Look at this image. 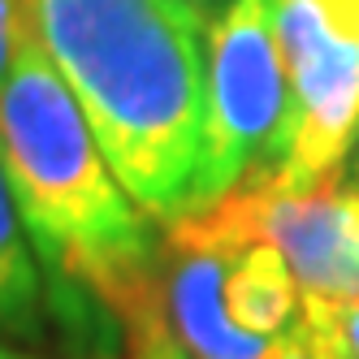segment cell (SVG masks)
<instances>
[{
	"label": "cell",
	"mask_w": 359,
	"mask_h": 359,
	"mask_svg": "<svg viewBox=\"0 0 359 359\" xmlns=\"http://www.w3.org/2000/svg\"><path fill=\"white\" fill-rule=\"evenodd\" d=\"M203 147L191 212L217 203L238 182L277 177L290 139V79L277 39V0H229L203 35Z\"/></svg>",
	"instance_id": "cell-3"
},
{
	"label": "cell",
	"mask_w": 359,
	"mask_h": 359,
	"mask_svg": "<svg viewBox=\"0 0 359 359\" xmlns=\"http://www.w3.org/2000/svg\"><path fill=\"white\" fill-rule=\"evenodd\" d=\"M333 182H338L342 191H359V135H355V143H351V151H346L342 169L333 173Z\"/></svg>",
	"instance_id": "cell-14"
},
{
	"label": "cell",
	"mask_w": 359,
	"mask_h": 359,
	"mask_svg": "<svg viewBox=\"0 0 359 359\" xmlns=\"http://www.w3.org/2000/svg\"><path fill=\"white\" fill-rule=\"evenodd\" d=\"M0 169L53 303H95L135 325L156 286L151 217L130 199L87 113L22 9L13 65L0 83Z\"/></svg>",
	"instance_id": "cell-1"
},
{
	"label": "cell",
	"mask_w": 359,
	"mask_h": 359,
	"mask_svg": "<svg viewBox=\"0 0 359 359\" xmlns=\"http://www.w3.org/2000/svg\"><path fill=\"white\" fill-rule=\"evenodd\" d=\"M169 5H173L177 13H187V18L195 22V27H199L203 35H208V27L221 18V9L229 5V0H169Z\"/></svg>",
	"instance_id": "cell-12"
},
{
	"label": "cell",
	"mask_w": 359,
	"mask_h": 359,
	"mask_svg": "<svg viewBox=\"0 0 359 359\" xmlns=\"http://www.w3.org/2000/svg\"><path fill=\"white\" fill-rule=\"evenodd\" d=\"M135 346H139V351H135V359H191V355L177 346V342H173V338H169V333H165L156 320H151V316L135 325Z\"/></svg>",
	"instance_id": "cell-10"
},
{
	"label": "cell",
	"mask_w": 359,
	"mask_h": 359,
	"mask_svg": "<svg viewBox=\"0 0 359 359\" xmlns=\"http://www.w3.org/2000/svg\"><path fill=\"white\" fill-rule=\"evenodd\" d=\"M169 238L212 251L264 238L286 255L303 294L359 299V191H342L333 177L312 191H286L277 177L238 182L217 203L173 221Z\"/></svg>",
	"instance_id": "cell-4"
},
{
	"label": "cell",
	"mask_w": 359,
	"mask_h": 359,
	"mask_svg": "<svg viewBox=\"0 0 359 359\" xmlns=\"http://www.w3.org/2000/svg\"><path fill=\"white\" fill-rule=\"evenodd\" d=\"M290 79V139L277 182L312 191L342 169L359 135V0H277Z\"/></svg>",
	"instance_id": "cell-5"
},
{
	"label": "cell",
	"mask_w": 359,
	"mask_h": 359,
	"mask_svg": "<svg viewBox=\"0 0 359 359\" xmlns=\"http://www.w3.org/2000/svg\"><path fill=\"white\" fill-rule=\"evenodd\" d=\"M299 325L320 359H359V299L303 294Z\"/></svg>",
	"instance_id": "cell-9"
},
{
	"label": "cell",
	"mask_w": 359,
	"mask_h": 359,
	"mask_svg": "<svg viewBox=\"0 0 359 359\" xmlns=\"http://www.w3.org/2000/svg\"><path fill=\"white\" fill-rule=\"evenodd\" d=\"M43 273L35 247L18 221L9 177L0 169V333L13 338H39L43 333Z\"/></svg>",
	"instance_id": "cell-8"
},
{
	"label": "cell",
	"mask_w": 359,
	"mask_h": 359,
	"mask_svg": "<svg viewBox=\"0 0 359 359\" xmlns=\"http://www.w3.org/2000/svg\"><path fill=\"white\" fill-rule=\"evenodd\" d=\"M18 27H22V0H0V83H5V74L13 65Z\"/></svg>",
	"instance_id": "cell-11"
},
{
	"label": "cell",
	"mask_w": 359,
	"mask_h": 359,
	"mask_svg": "<svg viewBox=\"0 0 359 359\" xmlns=\"http://www.w3.org/2000/svg\"><path fill=\"white\" fill-rule=\"evenodd\" d=\"M57 74L139 208L191 212L203 147V31L169 0H22Z\"/></svg>",
	"instance_id": "cell-2"
},
{
	"label": "cell",
	"mask_w": 359,
	"mask_h": 359,
	"mask_svg": "<svg viewBox=\"0 0 359 359\" xmlns=\"http://www.w3.org/2000/svg\"><path fill=\"white\" fill-rule=\"evenodd\" d=\"M225 269H229V251L191 247V243L169 238V264L156 269L151 303L139 320L151 316L191 359H277L281 338L247 333L229 316Z\"/></svg>",
	"instance_id": "cell-6"
},
{
	"label": "cell",
	"mask_w": 359,
	"mask_h": 359,
	"mask_svg": "<svg viewBox=\"0 0 359 359\" xmlns=\"http://www.w3.org/2000/svg\"><path fill=\"white\" fill-rule=\"evenodd\" d=\"M0 359H35V355H22V351H9V346H0Z\"/></svg>",
	"instance_id": "cell-15"
},
{
	"label": "cell",
	"mask_w": 359,
	"mask_h": 359,
	"mask_svg": "<svg viewBox=\"0 0 359 359\" xmlns=\"http://www.w3.org/2000/svg\"><path fill=\"white\" fill-rule=\"evenodd\" d=\"M277 359H320L316 355V346L307 342V333H303V325H294L286 338H281V355Z\"/></svg>",
	"instance_id": "cell-13"
},
{
	"label": "cell",
	"mask_w": 359,
	"mask_h": 359,
	"mask_svg": "<svg viewBox=\"0 0 359 359\" xmlns=\"http://www.w3.org/2000/svg\"><path fill=\"white\" fill-rule=\"evenodd\" d=\"M225 307L234 325L260 338H286L303 316V286L273 243H247L229 251L225 269Z\"/></svg>",
	"instance_id": "cell-7"
}]
</instances>
